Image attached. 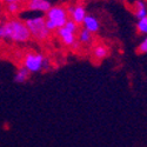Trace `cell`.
Here are the masks:
<instances>
[{
  "label": "cell",
  "mask_w": 147,
  "mask_h": 147,
  "mask_svg": "<svg viewBox=\"0 0 147 147\" xmlns=\"http://www.w3.org/2000/svg\"><path fill=\"white\" fill-rule=\"evenodd\" d=\"M1 1V4L4 5H7V4H12V3H19V4H22V5H25L28 0H0Z\"/></svg>",
  "instance_id": "obj_16"
},
{
  "label": "cell",
  "mask_w": 147,
  "mask_h": 147,
  "mask_svg": "<svg viewBox=\"0 0 147 147\" xmlns=\"http://www.w3.org/2000/svg\"><path fill=\"white\" fill-rule=\"evenodd\" d=\"M137 52L139 54H147V35H142V39L137 47Z\"/></svg>",
  "instance_id": "obj_15"
},
{
  "label": "cell",
  "mask_w": 147,
  "mask_h": 147,
  "mask_svg": "<svg viewBox=\"0 0 147 147\" xmlns=\"http://www.w3.org/2000/svg\"><path fill=\"white\" fill-rule=\"evenodd\" d=\"M52 6L50 0H28V1L24 5V9L33 13H40L45 14L46 12L50 9Z\"/></svg>",
  "instance_id": "obj_7"
},
{
  "label": "cell",
  "mask_w": 147,
  "mask_h": 147,
  "mask_svg": "<svg viewBox=\"0 0 147 147\" xmlns=\"http://www.w3.org/2000/svg\"><path fill=\"white\" fill-rule=\"evenodd\" d=\"M0 41H4V20L0 19Z\"/></svg>",
  "instance_id": "obj_17"
},
{
  "label": "cell",
  "mask_w": 147,
  "mask_h": 147,
  "mask_svg": "<svg viewBox=\"0 0 147 147\" xmlns=\"http://www.w3.org/2000/svg\"><path fill=\"white\" fill-rule=\"evenodd\" d=\"M4 40L16 45H25L32 40L31 33L24 19L9 17L4 20Z\"/></svg>",
  "instance_id": "obj_1"
},
{
  "label": "cell",
  "mask_w": 147,
  "mask_h": 147,
  "mask_svg": "<svg viewBox=\"0 0 147 147\" xmlns=\"http://www.w3.org/2000/svg\"><path fill=\"white\" fill-rule=\"evenodd\" d=\"M77 40L81 47H91L94 44V34H92L87 30H85L84 27H81L78 31Z\"/></svg>",
  "instance_id": "obj_10"
},
{
  "label": "cell",
  "mask_w": 147,
  "mask_h": 147,
  "mask_svg": "<svg viewBox=\"0 0 147 147\" xmlns=\"http://www.w3.org/2000/svg\"><path fill=\"white\" fill-rule=\"evenodd\" d=\"M21 66L25 67L31 74H36L51 68V61L44 53L28 51L21 58Z\"/></svg>",
  "instance_id": "obj_4"
},
{
  "label": "cell",
  "mask_w": 147,
  "mask_h": 147,
  "mask_svg": "<svg viewBox=\"0 0 147 147\" xmlns=\"http://www.w3.org/2000/svg\"><path fill=\"white\" fill-rule=\"evenodd\" d=\"M136 30L140 35H147V17L137 19Z\"/></svg>",
  "instance_id": "obj_14"
},
{
  "label": "cell",
  "mask_w": 147,
  "mask_h": 147,
  "mask_svg": "<svg viewBox=\"0 0 147 147\" xmlns=\"http://www.w3.org/2000/svg\"><path fill=\"white\" fill-rule=\"evenodd\" d=\"M79 28H80V26L78 24L68 19L65 25L63 27H60L59 30H57L54 32V34L57 36L58 41L64 47L68 48L72 52H78L82 48L77 40V34H78Z\"/></svg>",
  "instance_id": "obj_2"
},
{
  "label": "cell",
  "mask_w": 147,
  "mask_h": 147,
  "mask_svg": "<svg viewBox=\"0 0 147 147\" xmlns=\"http://www.w3.org/2000/svg\"><path fill=\"white\" fill-rule=\"evenodd\" d=\"M81 27L90 31L92 34H96V33H99V31H100V21L95 16L87 14L86 18L84 19L82 24H81Z\"/></svg>",
  "instance_id": "obj_9"
},
{
  "label": "cell",
  "mask_w": 147,
  "mask_h": 147,
  "mask_svg": "<svg viewBox=\"0 0 147 147\" xmlns=\"http://www.w3.org/2000/svg\"><path fill=\"white\" fill-rule=\"evenodd\" d=\"M26 26L31 33L32 39H34L38 42H47L51 39L52 32L48 30L46 25V20L44 14H36V16H31L24 19Z\"/></svg>",
  "instance_id": "obj_3"
},
{
  "label": "cell",
  "mask_w": 147,
  "mask_h": 147,
  "mask_svg": "<svg viewBox=\"0 0 147 147\" xmlns=\"http://www.w3.org/2000/svg\"><path fill=\"white\" fill-rule=\"evenodd\" d=\"M22 9H24V5L19 3H12L5 5V11L9 17H17Z\"/></svg>",
  "instance_id": "obj_13"
},
{
  "label": "cell",
  "mask_w": 147,
  "mask_h": 147,
  "mask_svg": "<svg viewBox=\"0 0 147 147\" xmlns=\"http://www.w3.org/2000/svg\"><path fill=\"white\" fill-rule=\"evenodd\" d=\"M109 55V47L104 42H94L91 46V57L94 61L100 63Z\"/></svg>",
  "instance_id": "obj_8"
},
{
  "label": "cell",
  "mask_w": 147,
  "mask_h": 147,
  "mask_svg": "<svg viewBox=\"0 0 147 147\" xmlns=\"http://www.w3.org/2000/svg\"><path fill=\"white\" fill-rule=\"evenodd\" d=\"M31 77V73L25 68V67H22L20 66L17 71H16V74H14V81L17 84H25L26 81H28Z\"/></svg>",
  "instance_id": "obj_12"
},
{
  "label": "cell",
  "mask_w": 147,
  "mask_h": 147,
  "mask_svg": "<svg viewBox=\"0 0 147 147\" xmlns=\"http://www.w3.org/2000/svg\"><path fill=\"white\" fill-rule=\"evenodd\" d=\"M67 12H68L69 19L73 20L76 24H78L79 26H81L84 19L88 14L86 6H85V4L81 1H77V3L67 5Z\"/></svg>",
  "instance_id": "obj_6"
},
{
  "label": "cell",
  "mask_w": 147,
  "mask_h": 147,
  "mask_svg": "<svg viewBox=\"0 0 147 147\" xmlns=\"http://www.w3.org/2000/svg\"><path fill=\"white\" fill-rule=\"evenodd\" d=\"M44 16L46 25L52 33H54L60 27H63L69 19L66 5H52Z\"/></svg>",
  "instance_id": "obj_5"
},
{
  "label": "cell",
  "mask_w": 147,
  "mask_h": 147,
  "mask_svg": "<svg viewBox=\"0 0 147 147\" xmlns=\"http://www.w3.org/2000/svg\"><path fill=\"white\" fill-rule=\"evenodd\" d=\"M132 12L137 19L147 17V1L146 0H136L132 5Z\"/></svg>",
  "instance_id": "obj_11"
}]
</instances>
